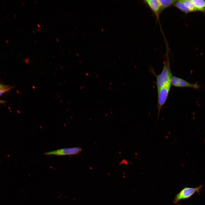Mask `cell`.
Segmentation results:
<instances>
[{
    "label": "cell",
    "mask_w": 205,
    "mask_h": 205,
    "mask_svg": "<svg viewBox=\"0 0 205 205\" xmlns=\"http://www.w3.org/2000/svg\"><path fill=\"white\" fill-rule=\"evenodd\" d=\"M161 73L157 76L156 84L157 90L167 85H171L173 77L171 71L169 57L167 56Z\"/></svg>",
    "instance_id": "obj_1"
},
{
    "label": "cell",
    "mask_w": 205,
    "mask_h": 205,
    "mask_svg": "<svg viewBox=\"0 0 205 205\" xmlns=\"http://www.w3.org/2000/svg\"><path fill=\"white\" fill-rule=\"evenodd\" d=\"M202 187V185H200L196 187H184L175 196L173 203L176 204L181 200L189 198L195 193L201 190Z\"/></svg>",
    "instance_id": "obj_2"
},
{
    "label": "cell",
    "mask_w": 205,
    "mask_h": 205,
    "mask_svg": "<svg viewBox=\"0 0 205 205\" xmlns=\"http://www.w3.org/2000/svg\"><path fill=\"white\" fill-rule=\"evenodd\" d=\"M82 151L80 147H76L72 148H65L58 149L53 151L46 152L44 153L46 155H75L79 154Z\"/></svg>",
    "instance_id": "obj_4"
},
{
    "label": "cell",
    "mask_w": 205,
    "mask_h": 205,
    "mask_svg": "<svg viewBox=\"0 0 205 205\" xmlns=\"http://www.w3.org/2000/svg\"><path fill=\"white\" fill-rule=\"evenodd\" d=\"M144 1L151 10L157 19H159L160 14V4L159 0H145Z\"/></svg>",
    "instance_id": "obj_6"
},
{
    "label": "cell",
    "mask_w": 205,
    "mask_h": 205,
    "mask_svg": "<svg viewBox=\"0 0 205 205\" xmlns=\"http://www.w3.org/2000/svg\"><path fill=\"white\" fill-rule=\"evenodd\" d=\"M160 4V13L165 9L174 5L177 0H159Z\"/></svg>",
    "instance_id": "obj_7"
},
{
    "label": "cell",
    "mask_w": 205,
    "mask_h": 205,
    "mask_svg": "<svg viewBox=\"0 0 205 205\" xmlns=\"http://www.w3.org/2000/svg\"><path fill=\"white\" fill-rule=\"evenodd\" d=\"M171 86V85H167L157 90V107L158 110V116L162 107L167 100Z\"/></svg>",
    "instance_id": "obj_3"
},
{
    "label": "cell",
    "mask_w": 205,
    "mask_h": 205,
    "mask_svg": "<svg viewBox=\"0 0 205 205\" xmlns=\"http://www.w3.org/2000/svg\"><path fill=\"white\" fill-rule=\"evenodd\" d=\"M171 85L177 87H189L198 89L201 87L197 82L194 84L190 83L185 80L176 76H173L171 81Z\"/></svg>",
    "instance_id": "obj_5"
},
{
    "label": "cell",
    "mask_w": 205,
    "mask_h": 205,
    "mask_svg": "<svg viewBox=\"0 0 205 205\" xmlns=\"http://www.w3.org/2000/svg\"><path fill=\"white\" fill-rule=\"evenodd\" d=\"M174 5L175 7L185 14L191 12L190 10L186 6L182 0L177 1Z\"/></svg>",
    "instance_id": "obj_9"
},
{
    "label": "cell",
    "mask_w": 205,
    "mask_h": 205,
    "mask_svg": "<svg viewBox=\"0 0 205 205\" xmlns=\"http://www.w3.org/2000/svg\"><path fill=\"white\" fill-rule=\"evenodd\" d=\"M12 87L8 86V87L3 88L0 89V97L3 93H4L9 91ZM3 102V101H0V102Z\"/></svg>",
    "instance_id": "obj_11"
},
{
    "label": "cell",
    "mask_w": 205,
    "mask_h": 205,
    "mask_svg": "<svg viewBox=\"0 0 205 205\" xmlns=\"http://www.w3.org/2000/svg\"><path fill=\"white\" fill-rule=\"evenodd\" d=\"M182 1L190 12L197 11L196 7L191 0H182Z\"/></svg>",
    "instance_id": "obj_10"
},
{
    "label": "cell",
    "mask_w": 205,
    "mask_h": 205,
    "mask_svg": "<svg viewBox=\"0 0 205 205\" xmlns=\"http://www.w3.org/2000/svg\"><path fill=\"white\" fill-rule=\"evenodd\" d=\"M8 86H9L7 85H4L0 83V89L7 87Z\"/></svg>",
    "instance_id": "obj_12"
},
{
    "label": "cell",
    "mask_w": 205,
    "mask_h": 205,
    "mask_svg": "<svg viewBox=\"0 0 205 205\" xmlns=\"http://www.w3.org/2000/svg\"><path fill=\"white\" fill-rule=\"evenodd\" d=\"M197 11L205 12V1L204 0H191Z\"/></svg>",
    "instance_id": "obj_8"
}]
</instances>
